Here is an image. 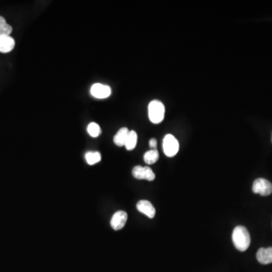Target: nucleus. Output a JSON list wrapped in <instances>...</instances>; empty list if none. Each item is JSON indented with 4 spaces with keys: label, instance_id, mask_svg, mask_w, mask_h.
<instances>
[{
    "label": "nucleus",
    "instance_id": "nucleus-1",
    "mask_svg": "<svg viewBox=\"0 0 272 272\" xmlns=\"http://www.w3.org/2000/svg\"><path fill=\"white\" fill-rule=\"evenodd\" d=\"M232 241L236 249L244 252L251 245V235L244 226H237L232 233Z\"/></svg>",
    "mask_w": 272,
    "mask_h": 272
},
{
    "label": "nucleus",
    "instance_id": "nucleus-2",
    "mask_svg": "<svg viewBox=\"0 0 272 272\" xmlns=\"http://www.w3.org/2000/svg\"><path fill=\"white\" fill-rule=\"evenodd\" d=\"M148 116L153 124H158L164 121L165 117V107L164 104L158 100L150 102L148 105Z\"/></svg>",
    "mask_w": 272,
    "mask_h": 272
},
{
    "label": "nucleus",
    "instance_id": "nucleus-3",
    "mask_svg": "<svg viewBox=\"0 0 272 272\" xmlns=\"http://www.w3.org/2000/svg\"><path fill=\"white\" fill-rule=\"evenodd\" d=\"M163 148L164 154L167 157H172L177 154L179 150V143L177 139L171 134H168L163 141Z\"/></svg>",
    "mask_w": 272,
    "mask_h": 272
},
{
    "label": "nucleus",
    "instance_id": "nucleus-4",
    "mask_svg": "<svg viewBox=\"0 0 272 272\" xmlns=\"http://www.w3.org/2000/svg\"><path fill=\"white\" fill-rule=\"evenodd\" d=\"M252 191L262 196H269L272 194V183L265 179H257L254 181Z\"/></svg>",
    "mask_w": 272,
    "mask_h": 272
},
{
    "label": "nucleus",
    "instance_id": "nucleus-5",
    "mask_svg": "<svg viewBox=\"0 0 272 272\" xmlns=\"http://www.w3.org/2000/svg\"><path fill=\"white\" fill-rule=\"evenodd\" d=\"M132 175L137 179H145L147 181H154L155 179V174L148 167H141L136 166L132 169Z\"/></svg>",
    "mask_w": 272,
    "mask_h": 272
},
{
    "label": "nucleus",
    "instance_id": "nucleus-6",
    "mask_svg": "<svg viewBox=\"0 0 272 272\" xmlns=\"http://www.w3.org/2000/svg\"><path fill=\"white\" fill-rule=\"evenodd\" d=\"M127 219H128V215L125 211H117L112 216L110 226L114 230H121L125 226Z\"/></svg>",
    "mask_w": 272,
    "mask_h": 272
},
{
    "label": "nucleus",
    "instance_id": "nucleus-7",
    "mask_svg": "<svg viewBox=\"0 0 272 272\" xmlns=\"http://www.w3.org/2000/svg\"><path fill=\"white\" fill-rule=\"evenodd\" d=\"M91 94L96 99H107L111 94V89L108 85L104 84H95L91 88Z\"/></svg>",
    "mask_w": 272,
    "mask_h": 272
},
{
    "label": "nucleus",
    "instance_id": "nucleus-8",
    "mask_svg": "<svg viewBox=\"0 0 272 272\" xmlns=\"http://www.w3.org/2000/svg\"><path fill=\"white\" fill-rule=\"evenodd\" d=\"M138 210L143 213L144 215H147L150 219H153L155 216L156 210L154 206L152 205L151 203L147 201H140L137 204Z\"/></svg>",
    "mask_w": 272,
    "mask_h": 272
},
{
    "label": "nucleus",
    "instance_id": "nucleus-9",
    "mask_svg": "<svg viewBox=\"0 0 272 272\" xmlns=\"http://www.w3.org/2000/svg\"><path fill=\"white\" fill-rule=\"evenodd\" d=\"M15 40L10 36L0 35V52L8 53L15 48Z\"/></svg>",
    "mask_w": 272,
    "mask_h": 272
},
{
    "label": "nucleus",
    "instance_id": "nucleus-10",
    "mask_svg": "<svg viewBox=\"0 0 272 272\" xmlns=\"http://www.w3.org/2000/svg\"><path fill=\"white\" fill-rule=\"evenodd\" d=\"M258 262L262 265L272 263V247L261 248L256 254Z\"/></svg>",
    "mask_w": 272,
    "mask_h": 272
},
{
    "label": "nucleus",
    "instance_id": "nucleus-11",
    "mask_svg": "<svg viewBox=\"0 0 272 272\" xmlns=\"http://www.w3.org/2000/svg\"><path fill=\"white\" fill-rule=\"evenodd\" d=\"M129 133V130L127 128H126V127L121 128L117 132V133L116 134L115 136H114V142L115 145H117L119 147L125 146L126 142L127 137H128Z\"/></svg>",
    "mask_w": 272,
    "mask_h": 272
},
{
    "label": "nucleus",
    "instance_id": "nucleus-12",
    "mask_svg": "<svg viewBox=\"0 0 272 272\" xmlns=\"http://www.w3.org/2000/svg\"><path fill=\"white\" fill-rule=\"evenodd\" d=\"M159 159V152L156 149H151L146 152L144 155V161L147 164L151 165V164H155Z\"/></svg>",
    "mask_w": 272,
    "mask_h": 272
},
{
    "label": "nucleus",
    "instance_id": "nucleus-13",
    "mask_svg": "<svg viewBox=\"0 0 272 272\" xmlns=\"http://www.w3.org/2000/svg\"><path fill=\"white\" fill-rule=\"evenodd\" d=\"M138 135L135 131H129V135L126 142L125 147L128 150H132L137 145Z\"/></svg>",
    "mask_w": 272,
    "mask_h": 272
},
{
    "label": "nucleus",
    "instance_id": "nucleus-14",
    "mask_svg": "<svg viewBox=\"0 0 272 272\" xmlns=\"http://www.w3.org/2000/svg\"><path fill=\"white\" fill-rule=\"evenodd\" d=\"M85 160L87 164L89 165H95L100 162L102 160V156L100 153L97 151L87 152L85 154Z\"/></svg>",
    "mask_w": 272,
    "mask_h": 272
},
{
    "label": "nucleus",
    "instance_id": "nucleus-15",
    "mask_svg": "<svg viewBox=\"0 0 272 272\" xmlns=\"http://www.w3.org/2000/svg\"><path fill=\"white\" fill-rule=\"evenodd\" d=\"M12 32V26L6 23V21L3 17L0 16V35L10 36Z\"/></svg>",
    "mask_w": 272,
    "mask_h": 272
},
{
    "label": "nucleus",
    "instance_id": "nucleus-16",
    "mask_svg": "<svg viewBox=\"0 0 272 272\" xmlns=\"http://www.w3.org/2000/svg\"><path fill=\"white\" fill-rule=\"evenodd\" d=\"M87 132L92 137L96 138L99 137L102 131H101V128L99 124H96V123H91L87 127Z\"/></svg>",
    "mask_w": 272,
    "mask_h": 272
},
{
    "label": "nucleus",
    "instance_id": "nucleus-17",
    "mask_svg": "<svg viewBox=\"0 0 272 272\" xmlns=\"http://www.w3.org/2000/svg\"><path fill=\"white\" fill-rule=\"evenodd\" d=\"M149 146L152 149H155L157 146V142L155 139H151L149 142Z\"/></svg>",
    "mask_w": 272,
    "mask_h": 272
}]
</instances>
